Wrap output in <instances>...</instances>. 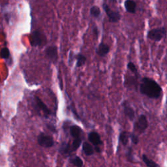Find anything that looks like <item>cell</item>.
Returning <instances> with one entry per match:
<instances>
[{
  "instance_id": "6da1fadb",
  "label": "cell",
  "mask_w": 167,
  "mask_h": 167,
  "mask_svg": "<svg viewBox=\"0 0 167 167\" xmlns=\"http://www.w3.org/2000/svg\"><path fill=\"white\" fill-rule=\"evenodd\" d=\"M139 90L141 94L154 99L159 98L163 91L161 86L153 78L149 77H143L141 79Z\"/></svg>"
},
{
  "instance_id": "7a4b0ae2",
  "label": "cell",
  "mask_w": 167,
  "mask_h": 167,
  "mask_svg": "<svg viewBox=\"0 0 167 167\" xmlns=\"http://www.w3.org/2000/svg\"><path fill=\"white\" fill-rule=\"evenodd\" d=\"M166 34V30L165 27H159L150 29L148 32L147 37L152 41L159 42L165 37Z\"/></svg>"
},
{
  "instance_id": "3957f363",
  "label": "cell",
  "mask_w": 167,
  "mask_h": 167,
  "mask_svg": "<svg viewBox=\"0 0 167 167\" xmlns=\"http://www.w3.org/2000/svg\"><path fill=\"white\" fill-rule=\"evenodd\" d=\"M46 43L45 36L38 30L33 31L30 37L31 45L34 47L42 46Z\"/></svg>"
},
{
  "instance_id": "277c9868",
  "label": "cell",
  "mask_w": 167,
  "mask_h": 167,
  "mask_svg": "<svg viewBox=\"0 0 167 167\" xmlns=\"http://www.w3.org/2000/svg\"><path fill=\"white\" fill-rule=\"evenodd\" d=\"M103 10L105 12L110 23H116L121 20V14L117 11H114L106 3H102Z\"/></svg>"
},
{
  "instance_id": "5b68a950",
  "label": "cell",
  "mask_w": 167,
  "mask_h": 167,
  "mask_svg": "<svg viewBox=\"0 0 167 167\" xmlns=\"http://www.w3.org/2000/svg\"><path fill=\"white\" fill-rule=\"evenodd\" d=\"M38 144L41 147L44 148H51L54 145V138L44 133H41L39 134L37 137Z\"/></svg>"
},
{
  "instance_id": "8992f818",
  "label": "cell",
  "mask_w": 167,
  "mask_h": 167,
  "mask_svg": "<svg viewBox=\"0 0 167 167\" xmlns=\"http://www.w3.org/2000/svg\"><path fill=\"white\" fill-rule=\"evenodd\" d=\"M44 54L46 57L52 62H56L58 59V51L57 46L51 45L47 46L44 50Z\"/></svg>"
},
{
  "instance_id": "52a82bcc",
  "label": "cell",
  "mask_w": 167,
  "mask_h": 167,
  "mask_svg": "<svg viewBox=\"0 0 167 167\" xmlns=\"http://www.w3.org/2000/svg\"><path fill=\"white\" fill-rule=\"evenodd\" d=\"M148 127V122L145 115H140L138 119V121L134 123V129L140 133H144Z\"/></svg>"
},
{
  "instance_id": "ba28073f",
  "label": "cell",
  "mask_w": 167,
  "mask_h": 167,
  "mask_svg": "<svg viewBox=\"0 0 167 167\" xmlns=\"http://www.w3.org/2000/svg\"><path fill=\"white\" fill-rule=\"evenodd\" d=\"M110 46L103 42H101L99 44L98 46L96 49V54L99 55V57L103 58L105 57L106 55L110 52Z\"/></svg>"
},
{
  "instance_id": "9c48e42d",
  "label": "cell",
  "mask_w": 167,
  "mask_h": 167,
  "mask_svg": "<svg viewBox=\"0 0 167 167\" xmlns=\"http://www.w3.org/2000/svg\"><path fill=\"white\" fill-rule=\"evenodd\" d=\"M123 112L127 118H129L131 121H133L135 118V112L133 108L129 105L127 101H124L123 103Z\"/></svg>"
},
{
  "instance_id": "30bf717a",
  "label": "cell",
  "mask_w": 167,
  "mask_h": 167,
  "mask_svg": "<svg viewBox=\"0 0 167 167\" xmlns=\"http://www.w3.org/2000/svg\"><path fill=\"white\" fill-rule=\"evenodd\" d=\"M35 101L37 108L40 110H41L46 116H49L51 114V111L50 110V109L47 107V106L45 105V103L40 98L37 96H35Z\"/></svg>"
},
{
  "instance_id": "8fae6325",
  "label": "cell",
  "mask_w": 167,
  "mask_h": 167,
  "mask_svg": "<svg viewBox=\"0 0 167 167\" xmlns=\"http://www.w3.org/2000/svg\"><path fill=\"white\" fill-rule=\"evenodd\" d=\"M88 140L95 146H98L102 144L100 135L97 132H91L88 134Z\"/></svg>"
},
{
  "instance_id": "7c38bea8",
  "label": "cell",
  "mask_w": 167,
  "mask_h": 167,
  "mask_svg": "<svg viewBox=\"0 0 167 167\" xmlns=\"http://www.w3.org/2000/svg\"><path fill=\"white\" fill-rule=\"evenodd\" d=\"M124 7L126 11L129 13L135 14L137 11V3L134 0H125Z\"/></svg>"
},
{
  "instance_id": "4fadbf2b",
  "label": "cell",
  "mask_w": 167,
  "mask_h": 167,
  "mask_svg": "<svg viewBox=\"0 0 167 167\" xmlns=\"http://www.w3.org/2000/svg\"><path fill=\"white\" fill-rule=\"evenodd\" d=\"M74 60H75L76 61V67L80 68L83 67L85 64L87 60L86 57L82 53H78L75 55H74Z\"/></svg>"
},
{
  "instance_id": "5bb4252c",
  "label": "cell",
  "mask_w": 167,
  "mask_h": 167,
  "mask_svg": "<svg viewBox=\"0 0 167 167\" xmlns=\"http://www.w3.org/2000/svg\"><path fill=\"white\" fill-rule=\"evenodd\" d=\"M82 131L80 127H78L76 125H72L70 127V135L74 138H81V136L82 134Z\"/></svg>"
},
{
  "instance_id": "9a60e30c",
  "label": "cell",
  "mask_w": 167,
  "mask_h": 167,
  "mask_svg": "<svg viewBox=\"0 0 167 167\" xmlns=\"http://www.w3.org/2000/svg\"><path fill=\"white\" fill-rule=\"evenodd\" d=\"M138 76H130L129 77V78H126L125 80V82H124V85L125 87H129V86H134V87H136L137 86V78Z\"/></svg>"
},
{
  "instance_id": "2e32d148",
  "label": "cell",
  "mask_w": 167,
  "mask_h": 167,
  "mask_svg": "<svg viewBox=\"0 0 167 167\" xmlns=\"http://www.w3.org/2000/svg\"><path fill=\"white\" fill-rule=\"evenodd\" d=\"M82 150L85 155L87 156L92 155L94 153V149L93 147L87 142H84L82 145Z\"/></svg>"
},
{
  "instance_id": "e0dca14e",
  "label": "cell",
  "mask_w": 167,
  "mask_h": 167,
  "mask_svg": "<svg viewBox=\"0 0 167 167\" xmlns=\"http://www.w3.org/2000/svg\"><path fill=\"white\" fill-rule=\"evenodd\" d=\"M101 13V9L99 6L93 5L92 7H91L90 9V14L92 17L95 18H97L100 17Z\"/></svg>"
},
{
  "instance_id": "ac0fdd59",
  "label": "cell",
  "mask_w": 167,
  "mask_h": 167,
  "mask_svg": "<svg viewBox=\"0 0 167 167\" xmlns=\"http://www.w3.org/2000/svg\"><path fill=\"white\" fill-rule=\"evenodd\" d=\"M142 160L148 167H159V165L154 162L153 160L150 159L146 155H142Z\"/></svg>"
},
{
  "instance_id": "d6986e66",
  "label": "cell",
  "mask_w": 167,
  "mask_h": 167,
  "mask_svg": "<svg viewBox=\"0 0 167 167\" xmlns=\"http://www.w3.org/2000/svg\"><path fill=\"white\" fill-rule=\"evenodd\" d=\"M129 138V134L127 131H123L120 133V140L124 146H126L127 144H128Z\"/></svg>"
},
{
  "instance_id": "ffe728a7",
  "label": "cell",
  "mask_w": 167,
  "mask_h": 167,
  "mask_svg": "<svg viewBox=\"0 0 167 167\" xmlns=\"http://www.w3.org/2000/svg\"><path fill=\"white\" fill-rule=\"evenodd\" d=\"M127 67L128 69L134 75V76H139V74H138V69L136 67V65H134V63L132 61H129L128 63H127Z\"/></svg>"
},
{
  "instance_id": "44dd1931",
  "label": "cell",
  "mask_w": 167,
  "mask_h": 167,
  "mask_svg": "<svg viewBox=\"0 0 167 167\" xmlns=\"http://www.w3.org/2000/svg\"><path fill=\"white\" fill-rule=\"evenodd\" d=\"M70 162L76 167H82L83 166V161L78 156H75V157L71 158Z\"/></svg>"
},
{
  "instance_id": "7402d4cb",
  "label": "cell",
  "mask_w": 167,
  "mask_h": 167,
  "mask_svg": "<svg viewBox=\"0 0 167 167\" xmlns=\"http://www.w3.org/2000/svg\"><path fill=\"white\" fill-rule=\"evenodd\" d=\"M82 144L81 138H75L72 144V149L73 151H76L77 149L79 148Z\"/></svg>"
},
{
  "instance_id": "603a6c76",
  "label": "cell",
  "mask_w": 167,
  "mask_h": 167,
  "mask_svg": "<svg viewBox=\"0 0 167 167\" xmlns=\"http://www.w3.org/2000/svg\"><path fill=\"white\" fill-rule=\"evenodd\" d=\"M0 55H1V57L2 58L7 59V58H9V55H10V52L7 48H3V49H2L1 50Z\"/></svg>"
},
{
  "instance_id": "cb8c5ba5",
  "label": "cell",
  "mask_w": 167,
  "mask_h": 167,
  "mask_svg": "<svg viewBox=\"0 0 167 167\" xmlns=\"http://www.w3.org/2000/svg\"><path fill=\"white\" fill-rule=\"evenodd\" d=\"M69 150H70V147L69 144H67V143H63V144L60 148V152L62 154H69Z\"/></svg>"
},
{
  "instance_id": "d4e9b609",
  "label": "cell",
  "mask_w": 167,
  "mask_h": 167,
  "mask_svg": "<svg viewBox=\"0 0 167 167\" xmlns=\"http://www.w3.org/2000/svg\"><path fill=\"white\" fill-rule=\"evenodd\" d=\"M129 138H131L132 142L134 144H137L139 142V139H138V136L134 133L129 134Z\"/></svg>"
},
{
  "instance_id": "484cf974",
  "label": "cell",
  "mask_w": 167,
  "mask_h": 167,
  "mask_svg": "<svg viewBox=\"0 0 167 167\" xmlns=\"http://www.w3.org/2000/svg\"><path fill=\"white\" fill-rule=\"evenodd\" d=\"M133 149L131 148H129L128 151L127 152V158L130 162H133L134 161V158H133Z\"/></svg>"
},
{
  "instance_id": "4316f807",
  "label": "cell",
  "mask_w": 167,
  "mask_h": 167,
  "mask_svg": "<svg viewBox=\"0 0 167 167\" xmlns=\"http://www.w3.org/2000/svg\"><path fill=\"white\" fill-rule=\"evenodd\" d=\"M93 35L95 37V38L97 39L98 35H99V31H98V29H97V28L96 26L93 27Z\"/></svg>"
},
{
  "instance_id": "83f0119b",
  "label": "cell",
  "mask_w": 167,
  "mask_h": 167,
  "mask_svg": "<svg viewBox=\"0 0 167 167\" xmlns=\"http://www.w3.org/2000/svg\"><path fill=\"white\" fill-rule=\"evenodd\" d=\"M46 126H47L48 128H49L51 131L55 133V127H54V125H49V124H48Z\"/></svg>"
},
{
  "instance_id": "f1b7e54d",
  "label": "cell",
  "mask_w": 167,
  "mask_h": 167,
  "mask_svg": "<svg viewBox=\"0 0 167 167\" xmlns=\"http://www.w3.org/2000/svg\"><path fill=\"white\" fill-rule=\"evenodd\" d=\"M95 151H96V152H98V153H99L100 152V149L98 148V146H95Z\"/></svg>"
}]
</instances>
